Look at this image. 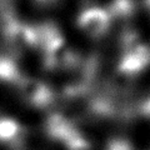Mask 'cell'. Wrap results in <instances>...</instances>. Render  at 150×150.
Returning a JSON list of instances; mask_svg holds the SVG:
<instances>
[]
</instances>
